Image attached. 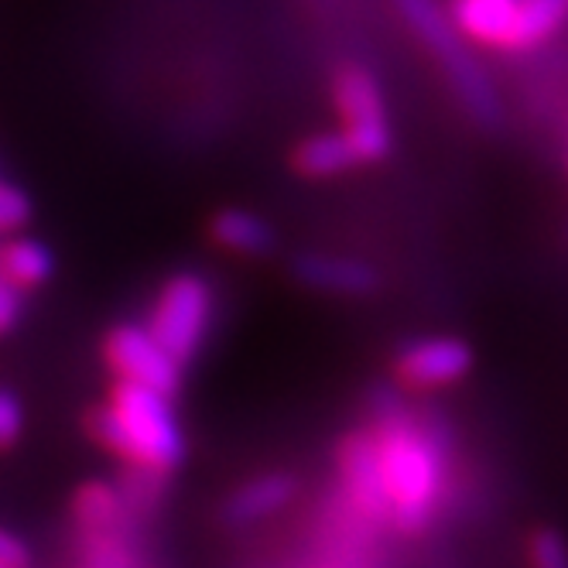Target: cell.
Here are the masks:
<instances>
[{"instance_id": "1", "label": "cell", "mask_w": 568, "mask_h": 568, "mask_svg": "<svg viewBox=\"0 0 568 568\" xmlns=\"http://www.w3.org/2000/svg\"><path fill=\"white\" fill-rule=\"evenodd\" d=\"M381 404L374 442L387 514L404 531H422L445 483V438L404 412L397 397L381 394Z\"/></svg>"}, {"instance_id": "2", "label": "cell", "mask_w": 568, "mask_h": 568, "mask_svg": "<svg viewBox=\"0 0 568 568\" xmlns=\"http://www.w3.org/2000/svg\"><path fill=\"white\" fill-rule=\"evenodd\" d=\"M90 425L97 442L134 469L169 473L185 456V435L175 422L172 400L141 384L120 381L110 404L93 415Z\"/></svg>"}, {"instance_id": "3", "label": "cell", "mask_w": 568, "mask_h": 568, "mask_svg": "<svg viewBox=\"0 0 568 568\" xmlns=\"http://www.w3.org/2000/svg\"><path fill=\"white\" fill-rule=\"evenodd\" d=\"M397 11L404 21H408V28L432 49V55L438 59L445 75H449V83L459 93V100L466 103V110L483 128H497L500 113H504L500 97L490 79H486L483 65L476 62V55L469 52L466 38L456 31L453 18L445 14L435 0H397Z\"/></svg>"}, {"instance_id": "4", "label": "cell", "mask_w": 568, "mask_h": 568, "mask_svg": "<svg viewBox=\"0 0 568 568\" xmlns=\"http://www.w3.org/2000/svg\"><path fill=\"white\" fill-rule=\"evenodd\" d=\"M213 322V288L206 277L199 274H175L165 288L158 292L148 333L158 339L179 367L195 356Z\"/></svg>"}, {"instance_id": "5", "label": "cell", "mask_w": 568, "mask_h": 568, "mask_svg": "<svg viewBox=\"0 0 568 568\" xmlns=\"http://www.w3.org/2000/svg\"><path fill=\"white\" fill-rule=\"evenodd\" d=\"M336 106L346 120V144L356 161H381L390 151V128L384 116V97L377 90V79L349 65L336 79Z\"/></svg>"}, {"instance_id": "6", "label": "cell", "mask_w": 568, "mask_h": 568, "mask_svg": "<svg viewBox=\"0 0 568 568\" xmlns=\"http://www.w3.org/2000/svg\"><path fill=\"white\" fill-rule=\"evenodd\" d=\"M106 359L120 381L128 384H141L148 390H158L172 397L179 387V363L158 346V339L148 333V326H124L110 329L106 336Z\"/></svg>"}, {"instance_id": "7", "label": "cell", "mask_w": 568, "mask_h": 568, "mask_svg": "<svg viewBox=\"0 0 568 568\" xmlns=\"http://www.w3.org/2000/svg\"><path fill=\"white\" fill-rule=\"evenodd\" d=\"M473 349L453 336H425L397 353V377L415 387H445L466 377Z\"/></svg>"}, {"instance_id": "8", "label": "cell", "mask_w": 568, "mask_h": 568, "mask_svg": "<svg viewBox=\"0 0 568 568\" xmlns=\"http://www.w3.org/2000/svg\"><path fill=\"white\" fill-rule=\"evenodd\" d=\"M343 479L353 504L367 517H387V494L377 463V442L371 432H359L343 445Z\"/></svg>"}, {"instance_id": "9", "label": "cell", "mask_w": 568, "mask_h": 568, "mask_svg": "<svg viewBox=\"0 0 568 568\" xmlns=\"http://www.w3.org/2000/svg\"><path fill=\"white\" fill-rule=\"evenodd\" d=\"M295 274L308 288L333 295H371L377 288V271L371 264L339 254H305L295 261Z\"/></svg>"}, {"instance_id": "10", "label": "cell", "mask_w": 568, "mask_h": 568, "mask_svg": "<svg viewBox=\"0 0 568 568\" xmlns=\"http://www.w3.org/2000/svg\"><path fill=\"white\" fill-rule=\"evenodd\" d=\"M517 4L520 0H456L449 18L466 42L507 49Z\"/></svg>"}, {"instance_id": "11", "label": "cell", "mask_w": 568, "mask_h": 568, "mask_svg": "<svg viewBox=\"0 0 568 568\" xmlns=\"http://www.w3.org/2000/svg\"><path fill=\"white\" fill-rule=\"evenodd\" d=\"M295 479L284 476V473H267V476H257L251 483H243L240 490L226 500L223 507V517L230 524H254L261 517H271L277 514L281 507H288L292 497H295Z\"/></svg>"}, {"instance_id": "12", "label": "cell", "mask_w": 568, "mask_h": 568, "mask_svg": "<svg viewBox=\"0 0 568 568\" xmlns=\"http://www.w3.org/2000/svg\"><path fill=\"white\" fill-rule=\"evenodd\" d=\"M75 517L87 535H124L131 510L120 490H113L106 483H90L75 497Z\"/></svg>"}, {"instance_id": "13", "label": "cell", "mask_w": 568, "mask_h": 568, "mask_svg": "<svg viewBox=\"0 0 568 568\" xmlns=\"http://www.w3.org/2000/svg\"><path fill=\"white\" fill-rule=\"evenodd\" d=\"M565 8H568V0H520L514 24H510L507 49L527 52L535 45H545L551 34H558L565 21Z\"/></svg>"}, {"instance_id": "14", "label": "cell", "mask_w": 568, "mask_h": 568, "mask_svg": "<svg viewBox=\"0 0 568 568\" xmlns=\"http://www.w3.org/2000/svg\"><path fill=\"white\" fill-rule=\"evenodd\" d=\"M52 274V254L45 243H38L31 236L8 240L0 247V277L11 281L14 288H38Z\"/></svg>"}, {"instance_id": "15", "label": "cell", "mask_w": 568, "mask_h": 568, "mask_svg": "<svg viewBox=\"0 0 568 568\" xmlns=\"http://www.w3.org/2000/svg\"><path fill=\"white\" fill-rule=\"evenodd\" d=\"M213 236L223 243L226 251L233 254H247V257H261L274 247V233L271 226L247 213V210H223L213 220Z\"/></svg>"}, {"instance_id": "16", "label": "cell", "mask_w": 568, "mask_h": 568, "mask_svg": "<svg viewBox=\"0 0 568 568\" xmlns=\"http://www.w3.org/2000/svg\"><path fill=\"white\" fill-rule=\"evenodd\" d=\"M356 165V158L343 134H315L298 144L295 151V169L308 179H329Z\"/></svg>"}, {"instance_id": "17", "label": "cell", "mask_w": 568, "mask_h": 568, "mask_svg": "<svg viewBox=\"0 0 568 568\" xmlns=\"http://www.w3.org/2000/svg\"><path fill=\"white\" fill-rule=\"evenodd\" d=\"M83 568H134L124 535H87Z\"/></svg>"}, {"instance_id": "18", "label": "cell", "mask_w": 568, "mask_h": 568, "mask_svg": "<svg viewBox=\"0 0 568 568\" xmlns=\"http://www.w3.org/2000/svg\"><path fill=\"white\" fill-rule=\"evenodd\" d=\"M31 216V202L21 189L0 182V233H14L28 223Z\"/></svg>"}, {"instance_id": "19", "label": "cell", "mask_w": 568, "mask_h": 568, "mask_svg": "<svg viewBox=\"0 0 568 568\" xmlns=\"http://www.w3.org/2000/svg\"><path fill=\"white\" fill-rule=\"evenodd\" d=\"M21 428H24V408H21V400L8 387H0V449L14 445L21 438Z\"/></svg>"}, {"instance_id": "20", "label": "cell", "mask_w": 568, "mask_h": 568, "mask_svg": "<svg viewBox=\"0 0 568 568\" xmlns=\"http://www.w3.org/2000/svg\"><path fill=\"white\" fill-rule=\"evenodd\" d=\"M531 561L535 568H565V548H561V535L558 531H538L531 541Z\"/></svg>"}, {"instance_id": "21", "label": "cell", "mask_w": 568, "mask_h": 568, "mask_svg": "<svg viewBox=\"0 0 568 568\" xmlns=\"http://www.w3.org/2000/svg\"><path fill=\"white\" fill-rule=\"evenodd\" d=\"M24 315V298H21V288H14L11 281L0 277V336L11 333Z\"/></svg>"}, {"instance_id": "22", "label": "cell", "mask_w": 568, "mask_h": 568, "mask_svg": "<svg viewBox=\"0 0 568 568\" xmlns=\"http://www.w3.org/2000/svg\"><path fill=\"white\" fill-rule=\"evenodd\" d=\"M0 568H28V548L21 538L0 527Z\"/></svg>"}]
</instances>
